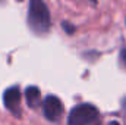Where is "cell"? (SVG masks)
I'll use <instances>...</instances> for the list:
<instances>
[{
    "label": "cell",
    "instance_id": "obj_10",
    "mask_svg": "<svg viewBox=\"0 0 126 125\" xmlns=\"http://www.w3.org/2000/svg\"><path fill=\"white\" fill-rule=\"evenodd\" d=\"M95 125H101V124H100V121H98V122H97V124H95Z\"/></svg>",
    "mask_w": 126,
    "mask_h": 125
},
{
    "label": "cell",
    "instance_id": "obj_5",
    "mask_svg": "<svg viewBox=\"0 0 126 125\" xmlns=\"http://www.w3.org/2000/svg\"><path fill=\"white\" fill-rule=\"evenodd\" d=\"M25 100H27V104L30 109H38L40 104H41V90L37 87V85H30L27 87L25 90Z\"/></svg>",
    "mask_w": 126,
    "mask_h": 125
},
{
    "label": "cell",
    "instance_id": "obj_8",
    "mask_svg": "<svg viewBox=\"0 0 126 125\" xmlns=\"http://www.w3.org/2000/svg\"><path fill=\"white\" fill-rule=\"evenodd\" d=\"M107 125H120V124H119L117 121H111V122H109Z\"/></svg>",
    "mask_w": 126,
    "mask_h": 125
},
{
    "label": "cell",
    "instance_id": "obj_7",
    "mask_svg": "<svg viewBox=\"0 0 126 125\" xmlns=\"http://www.w3.org/2000/svg\"><path fill=\"white\" fill-rule=\"evenodd\" d=\"M62 28L66 31V34H67V35H72L73 32L76 31L75 25H72V24H70V22H67V21H63V22H62Z\"/></svg>",
    "mask_w": 126,
    "mask_h": 125
},
{
    "label": "cell",
    "instance_id": "obj_11",
    "mask_svg": "<svg viewBox=\"0 0 126 125\" xmlns=\"http://www.w3.org/2000/svg\"><path fill=\"white\" fill-rule=\"evenodd\" d=\"M3 1H4V0H0V3H3Z\"/></svg>",
    "mask_w": 126,
    "mask_h": 125
},
{
    "label": "cell",
    "instance_id": "obj_6",
    "mask_svg": "<svg viewBox=\"0 0 126 125\" xmlns=\"http://www.w3.org/2000/svg\"><path fill=\"white\" fill-rule=\"evenodd\" d=\"M119 65L126 69V44H123L119 50Z\"/></svg>",
    "mask_w": 126,
    "mask_h": 125
},
{
    "label": "cell",
    "instance_id": "obj_1",
    "mask_svg": "<svg viewBox=\"0 0 126 125\" xmlns=\"http://www.w3.org/2000/svg\"><path fill=\"white\" fill-rule=\"evenodd\" d=\"M27 25L38 37L47 35L51 30V16L44 0H30Z\"/></svg>",
    "mask_w": 126,
    "mask_h": 125
},
{
    "label": "cell",
    "instance_id": "obj_2",
    "mask_svg": "<svg viewBox=\"0 0 126 125\" xmlns=\"http://www.w3.org/2000/svg\"><path fill=\"white\" fill-rule=\"evenodd\" d=\"M98 121L100 112L93 103H79L67 115V125H95Z\"/></svg>",
    "mask_w": 126,
    "mask_h": 125
},
{
    "label": "cell",
    "instance_id": "obj_3",
    "mask_svg": "<svg viewBox=\"0 0 126 125\" xmlns=\"http://www.w3.org/2000/svg\"><path fill=\"white\" fill-rule=\"evenodd\" d=\"M21 103H22V93H21V88H19L18 84L10 85V87H7L4 90V93H3V104L18 119L22 118Z\"/></svg>",
    "mask_w": 126,
    "mask_h": 125
},
{
    "label": "cell",
    "instance_id": "obj_12",
    "mask_svg": "<svg viewBox=\"0 0 126 125\" xmlns=\"http://www.w3.org/2000/svg\"><path fill=\"white\" fill-rule=\"evenodd\" d=\"M19 1H22V0H19Z\"/></svg>",
    "mask_w": 126,
    "mask_h": 125
},
{
    "label": "cell",
    "instance_id": "obj_4",
    "mask_svg": "<svg viewBox=\"0 0 126 125\" xmlns=\"http://www.w3.org/2000/svg\"><path fill=\"white\" fill-rule=\"evenodd\" d=\"M41 104H43V113H44V116H46L47 121H50V122H59L62 119L64 107H63L62 100L56 94L46 96V99L41 102Z\"/></svg>",
    "mask_w": 126,
    "mask_h": 125
},
{
    "label": "cell",
    "instance_id": "obj_9",
    "mask_svg": "<svg viewBox=\"0 0 126 125\" xmlns=\"http://www.w3.org/2000/svg\"><path fill=\"white\" fill-rule=\"evenodd\" d=\"M90 1H91L93 4H97V3H98V0H90Z\"/></svg>",
    "mask_w": 126,
    "mask_h": 125
}]
</instances>
